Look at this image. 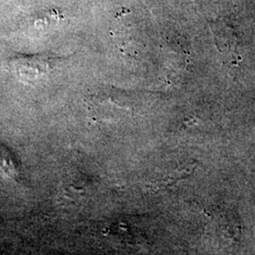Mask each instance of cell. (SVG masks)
<instances>
[{
    "label": "cell",
    "mask_w": 255,
    "mask_h": 255,
    "mask_svg": "<svg viewBox=\"0 0 255 255\" xmlns=\"http://www.w3.org/2000/svg\"><path fill=\"white\" fill-rule=\"evenodd\" d=\"M59 60L60 59L48 55H36L18 59L14 66L20 72V75L24 76L27 80H34L48 73Z\"/></svg>",
    "instance_id": "6da1fadb"
}]
</instances>
